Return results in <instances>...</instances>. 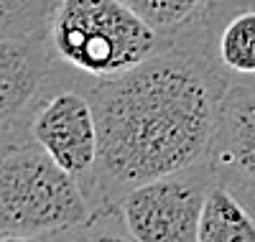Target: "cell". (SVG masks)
<instances>
[{
    "label": "cell",
    "mask_w": 255,
    "mask_h": 242,
    "mask_svg": "<svg viewBox=\"0 0 255 242\" xmlns=\"http://www.w3.org/2000/svg\"><path fill=\"white\" fill-rule=\"evenodd\" d=\"M215 176L255 204V87L230 84L209 148Z\"/></svg>",
    "instance_id": "7"
},
{
    "label": "cell",
    "mask_w": 255,
    "mask_h": 242,
    "mask_svg": "<svg viewBox=\"0 0 255 242\" xmlns=\"http://www.w3.org/2000/svg\"><path fill=\"white\" fill-rule=\"evenodd\" d=\"M174 41L204 54L230 84L255 87V0H209L202 15Z\"/></svg>",
    "instance_id": "6"
},
{
    "label": "cell",
    "mask_w": 255,
    "mask_h": 242,
    "mask_svg": "<svg viewBox=\"0 0 255 242\" xmlns=\"http://www.w3.org/2000/svg\"><path fill=\"white\" fill-rule=\"evenodd\" d=\"M197 242H255V217L220 179L204 194Z\"/></svg>",
    "instance_id": "9"
},
{
    "label": "cell",
    "mask_w": 255,
    "mask_h": 242,
    "mask_svg": "<svg viewBox=\"0 0 255 242\" xmlns=\"http://www.w3.org/2000/svg\"><path fill=\"white\" fill-rule=\"evenodd\" d=\"M227 87L215 64L181 41L97 79L87 95L97 120L95 212L115 209L143 181L207 161Z\"/></svg>",
    "instance_id": "1"
},
{
    "label": "cell",
    "mask_w": 255,
    "mask_h": 242,
    "mask_svg": "<svg viewBox=\"0 0 255 242\" xmlns=\"http://www.w3.org/2000/svg\"><path fill=\"white\" fill-rule=\"evenodd\" d=\"M46 38L56 59L95 79L130 69L168 43L123 0H59Z\"/></svg>",
    "instance_id": "3"
},
{
    "label": "cell",
    "mask_w": 255,
    "mask_h": 242,
    "mask_svg": "<svg viewBox=\"0 0 255 242\" xmlns=\"http://www.w3.org/2000/svg\"><path fill=\"white\" fill-rule=\"evenodd\" d=\"M15 133H20V130H8V127H0V145H3L10 135H15Z\"/></svg>",
    "instance_id": "12"
},
{
    "label": "cell",
    "mask_w": 255,
    "mask_h": 242,
    "mask_svg": "<svg viewBox=\"0 0 255 242\" xmlns=\"http://www.w3.org/2000/svg\"><path fill=\"white\" fill-rule=\"evenodd\" d=\"M148 26L174 41L202 15L209 0H123Z\"/></svg>",
    "instance_id": "10"
},
{
    "label": "cell",
    "mask_w": 255,
    "mask_h": 242,
    "mask_svg": "<svg viewBox=\"0 0 255 242\" xmlns=\"http://www.w3.org/2000/svg\"><path fill=\"white\" fill-rule=\"evenodd\" d=\"M59 0H0V36H46Z\"/></svg>",
    "instance_id": "11"
},
{
    "label": "cell",
    "mask_w": 255,
    "mask_h": 242,
    "mask_svg": "<svg viewBox=\"0 0 255 242\" xmlns=\"http://www.w3.org/2000/svg\"><path fill=\"white\" fill-rule=\"evenodd\" d=\"M28 135L69 176H74L95 207L97 120L90 97L64 90L41 100L28 120Z\"/></svg>",
    "instance_id": "5"
},
{
    "label": "cell",
    "mask_w": 255,
    "mask_h": 242,
    "mask_svg": "<svg viewBox=\"0 0 255 242\" xmlns=\"http://www.w3.org/2000/svg\"><path fill=\"white\" fill-rule=\"evenodd\" d=\"M215 179L207 158L128 189L115 204L125 235L138 242H197L204 194Z\"/></svg>",
    "instance_id": "4"
},
{
    "label": "cell",
    "mask_w": 255,
    "mask_h": 242,
    "mask_svg": "<svg viewBox=\"0 0 255 242\" xmlns=\"http://www.w3.org/2000/svg\"><path fill=\"white\" fill-rule=\"evenodd\" d=\"M95 207L28 130L0 145V240H51L87 230Z\"/></svg>",
    "instance_id": "2"
},
{
    "label": "cell",
    "mask_w": 255,
    "mask_h": 242,
    "mask_svg": "<svg viewBox=\"0 0 255 242\" xmlns=\"http://www.w3.org/2000/svg\"><path fill=\"white\" fill-rule=\"evenodd\" d=\"M54 59L46 36H0V127L28 130Z\"/></svg>",
    "instance_id": "8"
}]
</instances>
